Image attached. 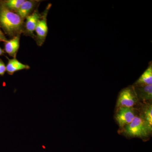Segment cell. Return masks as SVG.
I'll use <instances>...</instances> for the list:
<instances>
[{"mask_svg": "<svg viewBox=\"0 0 152 152\" xmlns=\"http://www.w3.org/2000/svg\"><path fill=\"white\" fill-rule=\"evenodd\" d=\"M136 115L133 107H120L116 114L115 119L120 128H123L130 124Z\"/></svg>", "mask_w": 152, "mask_h": 152, "instance_id": "cell-5", "label": "cell"}, {"mask_svg": "<svg viewBox=\"0 0 152 152\" xmlns=\"http://www.w3.org/2000/svg\"><path fill=\"white\" fill-rule=\"evenodd\" d=\"M147 125L150 129H152V106L148 105L145 107L142 115Z\"/></svg>", "mask_w": 152, "mask_h": 152, "instance_id": "cell-13", "label": "cell"}, {"mask_svg": "<svg viewBox=\"0 0 152 152\" xmlns=\"http://www.w3.org/2000/svg\"><path fill=\"white\" fill-rule=\"evenodd\" d=\"M152 130L142 115H136L132 122L124 128L125 134L131 137H145L151 132Z\"/></svg>", "mask_w": 152, "mask_h": 152, "instance_id": "cell-2", "label": "cell"}, {"mask_svg": "<svg viewBox=\"0 0 152 152\" xmlns=\"http://www.w3.org/2000/svg\"><path fill=\"white\" fill-rule=\"evenodd\" d=\"M25 1V0H3L2 1L9 10L17 13Z\"/></svg>", "mask_w": 152, "mask_h": 152, "instance_id": "cell-12", "label": "cell"}, {"mask_svg": "<svg viewBox=\"0 0 152 152\" xmlns=\"http://www.w3.org/2000/svg\"><path fill=\"white\" fill-rule=\"evenodd\" d=\"M7 59V64L6 66V72L9 75H12L15 72L22 70H28L30 69V67L28 65L22 64L16 58L10 59L6 57Z\"/></svg>", "mask_w": 152, "mask_h": 152, "instance_id": "cell-9", "label": "cell"}, {"mask_svg": "<svg viewBox=\"0 0 152 152\" xmlns=\"http://www.w3.org/2000/svg\"><path fill=\"white\" fill-rule=\"evenodd\" d=\"M137 90H135L138 98L141 100L145 101L152 100V85L137 86Z\"/></svg>", "mask_w": 152, "mask_h": 152, "instance_id": "cell-10", "label": "cell"}, {"mask_svg": "<svg viewBox=\"0 0 152 152\" xmlns=\"http://www.w3.org/2000/svg\"><path fill=\"white\" fill-rule=\"evenodd\" d=\"M38 8L36 9L31 15L26 18L24 25L23 34L25 36H29L34 39L35 37L34 32L35 30L38 21L42 17V13H40Z\"/></svg>", "mask_w": 152, "mask_h": 152, "instance_id": "cell-6", "label": "cell"}, {"mask_svg": "<svg viewBox=\"0 0 152 152\" xmlns=\"http://www.w3.org/2000/svg\"><path fill=\"white\" fill-rule=\"evenodd\" d=\"M5 53L4 50H3L1 48H0V56L4 55Z\"/></svg>", "mask_w": 152, "mask_h": 152, "instance_id": "cell-16", "label": "cell"}, {"mask_svg": "<svg viewBox=\"0 0 152 152\" xmlns=\"http://www.w3.org/2000/svg\"><path fill=\"white\" fill-rule=\"evenodd\" d=\"M51 6V4H49L45 10L42 13V17L38 21L35 30L36 34L34 39L39 46L42 45L48 35V28L47 23V16Z\"/></svg>", "mask_w": 152, "mask_h": 152, "instance_id": "cell-3", "label": "cell"}, {"mask_svg": "<svg viewBox=\"0 0 152 152\" xmlns=\"http://www.w3.org/2000/svg\"><path fill=\"white\" fill-rule=\"evenodd\" d=\"M6 72V66L2 60L0 59V76H4Z\"/></svg>", "mask_w": 152, "mask_h": 152, "instance_id": "cell-14", "label": "cell"}, {"mask_svg": "<svg viewBox=\"0 0 152 152\" xmlns=\"http://www.w3.org/2000/svg\"><path fill=\"white\" fill-rule=\"evenodd\" d=\"M25 20L9 10L0 1V28L10 37L23 34Z\"/></svg>", "mask_w": 152, "mask_h": 152, "instance_id": "cell-1", "label": "cell"}, {"mask_svg": "<svg viewBox=\"0 0 152 152\" xmlns=\"http://www.w3.org/2000/svg\"><path fill=\"white\" fill-rule=\"evenodd\" d=\"M137 86L152 85V66L151 64L136 82Z\"/></svg>", "mask_w": 152, "mask_h": 152, "instance_id": "cell-11", "label": "cell"}, {"mask_svg": "<svg viewBox=\"0 0 152 152\" xmlns=\"http://www.w3.org/2000/svg\"><path fill=\"white\" fill-rule=\"evenodd\" d=\"M7 40V39L6 38L3 32L0 28V42H4V43Z\"/></svg>", "mask_w": 152, "mask_h": 152, "instance_id": "cell-15", "label": "cell"}, {"mask_svg": "<svg viewBox=\"0 0 152 152\" xmlns=\"http://www.w3.org/2000/svg\"><path fill=\"white\" fill-rule=\"evenodd\" d=\"M137 101V96L134 88L130 87L126 88L120 93L117 103V107L118 108L133 107Z\"/></svg>", "mask_w": 152, "mask_h": 152, "instance_id": "cell-4", "label": "cell"}, {"mask_svg": "<svg viewBox=\"0 0 152 152\" xmlns=\"http://www.w3.org/2000/svg\"><path fill=\"white\" fill-rule=\"evenodd\" d=\"M41 2V1L38 0H25L17 13L25 20L27 17L32 13L36 9L39 7Z\"/></svg>", "mask_w": 152, "mask_h": 152, "instance_id": "cell-7", "label": "cell"}, {"mask_svg": "<svg viewBox=\"0 0 152 152\" xmlns=\"http://www.w3.org/2000/svg\"><path fill=\"white\" fill-rule=\"evenodd\" d=\"M21 35H18L12 38L10 40H7L4 45L5 53H7L10 56L16 58L19 48H20V38Z\"/></svg>", "mask_w": 152, "mask_h": 152, "instance_id": "cell-8", "label": "cell"}]
</instances>
